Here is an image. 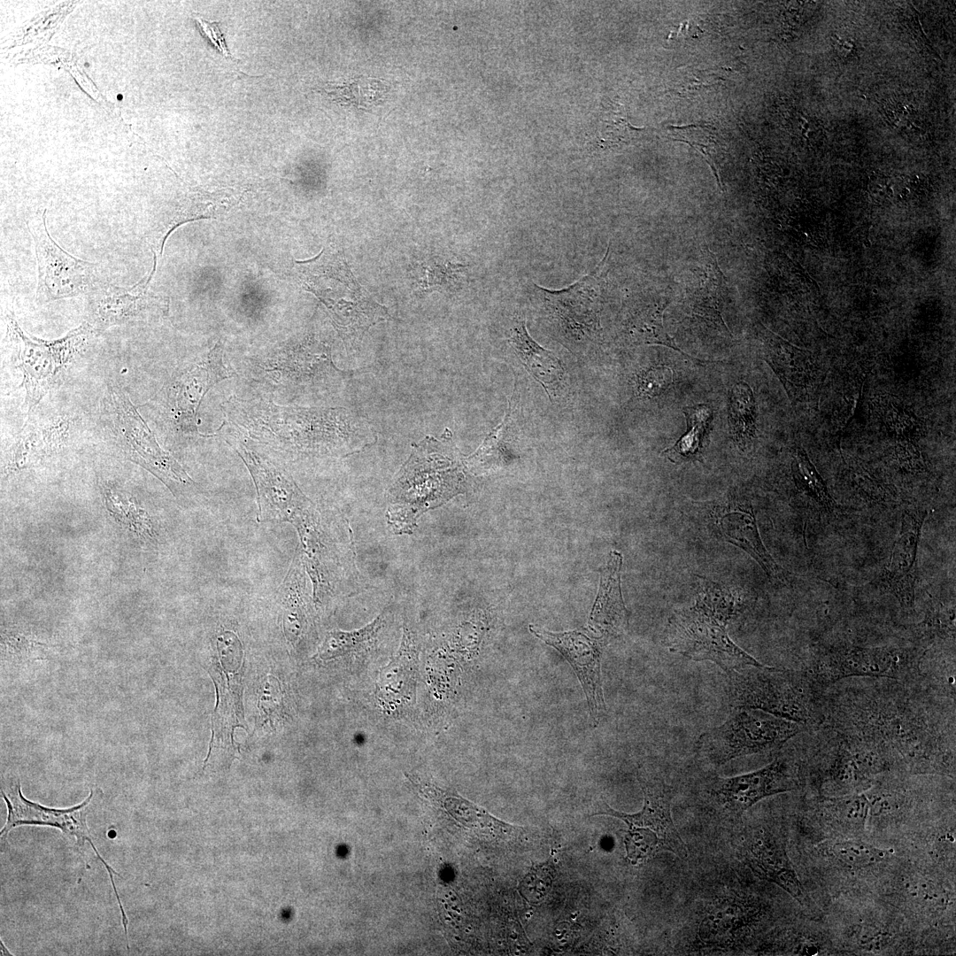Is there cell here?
I'll use <instances>...</instances> for the list:
<instances>
[{
  "label": "cell",
  "instance_id": "21",
  "mask_svg": "<svg viewBox=\"0 0 956 956\" xmlns=\"http://www.w3.org/2000/svg\"><path fill=\"white\" fill-rule=\"evenodd\" d=\"M686 295L696 316L724 328L721 312L724 306L727 281L715 255L705 246L700 249L696 265L690 268Z\"/></svg>",
  "mask_w": 956,
  "mask_h": 956
},
{
  "label": "cell",
  "instance_id": "35",
  "mask_svg": "<svg viewBox=\"0 0 956 956\" xmlns=\"http://www.w3.org/2000/svg\"><path fill=\"white\" fill-rule=\"evenodd\" d=\"M791 470L798 489L821 506L829 511L834 509L836 503L830 497L824 481L801 448H797L793 453Z\"/></svg>",
  "mask_w": 956,
  "mask_h": 956
},
{
  "label": "cell",
  "instance_id": "38",
  "mask_svg": "<svg viewBox=\"0 0 956 956\" xmlns=\"http://www.w3.org/2000/svg\"><path fill=\"white\" fill-rule=\"evenodd\" d=\"M878 410L887 430L896 438L909 441L921 435V424L917 417L894 400L882 397Z\"/></svg>",
  "mask_w": 956,
  "mask_h": 956
},
{
  "label": "cell",
  "instance_id": "25",
  "mask_svg": "<svg viewBox=\"0 0 956 956\" xmlns=\"http://www.w3.org/2000/svg\"><path fill=\"white\" fill-rule=\"evenodd\" d=\"M264 370L271 374H275L274 378L281 382L299 386L318 385L343 374L334 366L329 350L325 345L271 361Z\"/></svg>",
  "mask_w": 956,
  "mask_h": 956
},
{
  "label": "cell",
  "instance_id": "15",
  "mask_svg": "<svg viewBox=\"0 0 956 956\" xmlns=\"http://www.w3.org/2000/svg\"><path fill=\"white\" fill-rule=\"evenodd\" d=\"M158 257L153 253V267L147 276L130 287H97L89 305L88 322L95 332L115 326L139 322L168 310V302L150 290Z\"/></svg>",
  "mask_w": 956,
  "mask_h": 956
},
{
  "label": "cell",
  "instance_id": "20",
  "mask_svg": "<svg viewBox=\"0 0 956 956\" xmlns=\"http://www.w3.org/2000/svg\"><path fill=\"white\" fill-rule=\"evenodd\" d=\"M742 854L745 863L760 878L775 883L800 904L806 896L793 869L783 844L773 834L757 832L744 844Z\"/></svg>",
  "mask_w": 956,
  "mask_h": 956
},
{
  "label": "cell",
  "instance_id": "1",
  "mask_svg": "<svg viewBox=\"0 0 956 956\" xmlns=\"http://www.w3.org/2000/svg\"><path fill=\"white\" fill-rule=\"evenodd\" d=\"M224 411L251 438L289 454L347 455L366 447L369 438L368 425L343 408L285 407L231 397Z\"/></svg>",
  "mask_w": 956,
  "mask_h": 956
},
{
  "label": "cell",
  "instance_id": "42",
  "mask_svg": "<svg viewBox=\"0 0 956 956\" xmlns=\"http://www.w3.org/2000/svg\"><path fill=\"white\" fill-rule=\"evenodd\" d=\"M202 35L208 39V41L216 48V50L222 54L226 58L235 59L229 53L223 34L220 29L218 22H211L201 18H196Z\"/></svg>",
  "mask_w": 956,
  "mask_h": 956
},
{
  "label": "cell",
  "instance_id": "6",
  "mask_svg": "<svg viewBox=\"0 0 956 956\" xmlns=\"http://www.w3.org/2000/svg\"><path fill=\"white\" fill-rule=\"evenodd\" d=\"M736 710L696 742L697 753L711 765L720 767L736 758L778 750L803 730V725L762 710Z\"/></svg>",
  "mask_w": 956,
  "mask_h": 956
},
{
  "label": "cell",
  "instance_id": "39",
  "mask_svg": "<svg viewBox=\"0 0 956 956\" xmlns=\"http://www.w3.org/2000/svg\"><path fill=\"white\" fill-rule=\"evenodd\" d=\"M466 266L456 262H443L422 265L420 284L423 289L439 286L445 289H457L460 287L465 275Z\"/></svg>",
  "mask_w": 956,
  "mask_h": 956
},
{
  "label": "cell",
  "instance_id": "41",
  "mask_svg": "<svg viewBox=\"0 0 956 956\" xmlns=\"http://www.w3.org/2000/svg\"><path fill=\"white\" fill-rule=\"evenodd\" d=\"M48 452L58 449L67 439L69 421L65 419L55 420L40 428Z\"/></svg>",
  "mask_w": 956,
  "mask_h": 956
},
{
  "label": "cell",
  "instance_id": "9",
  "mask_svg": "<svg viewBox=\"0 0 956 956\" xmlns=\"http://www.w3.org/2000/svg\"><path fill=\"white\" fill-rule=\"evenodd\" d=\"M110 429L124 453L166 485L189 484L192 479L157 439L119 385L110 382L104 398Z\"/></svg>",
  "mask_w": 956,
  "mask_h": 956
},
{
  "label": "cell",
  "instance_id": "23",
  "mask_svg": "<svg viewBox=\"0 0 956 956\" xmlns=\"http://www.w3.org/2000/svg\"><path fill=\"white\" fill-rule=\"evenodd\" d=\"M724 539L733 544L755 559L767 576L782 580V569L765 548L759 534L756 519L751 505L726 509L716 520Z\"/></svg>",
  "mask_w": 956,
  "mask_h": 956
},
{
  "label": "cell",
  "instance_id": "28",
  "mask_svg": "<svg viewBox=\"0 0 956 956\" xmlns=\"http://www.w3.org/2000/svg\"><path fill=\"white\" fill-rule=\"evenodd\" d=\"M869 810L870 802L863 794L828 798L821 803L824 821L844 836L860 834Z\"/></svg>",
  "mask_w": 956,
  "mask_h": 956
},
{
  "label": "cell",
  "instance_id": "26",
  "mask_svg": "<svg viewBox=\"0 0 956 956\" xmlns=\"http://www.w3.org/2000/svg\"><path fill=\"white\" fill-rule=\"evenodd\" d=\"M386 617V611H383L361 628L328 632L318 649V658L325 661L369 651L376 644L384 630Z\"/></svg>",
  "mask_w": 956,
  "mask_h": 956
},
{
  "label": "cell",
  "instance_id": "7",
  "mask_svg": "<svg viewBox=\"0 0 956 956\" xmlns=\"http://www.w3.org/2000/svg\"><path fill=\"white\" fill-rule=\"evenodd\" d=\"M637 777L644 793V806L639 813H624L603 803L594 814H607L625 821L628 826L625 848L634 862L646 860L662 851L686 859L687 847L671 816L672 789L660 778L644 771L638 772Z\"/></svg>",
  "mask_w": 956,
  "mask_h": 956
},
{
  "label": "cell",
  "instance_id": "3",
  "mask_svg": "<svg viewBox=\"0 0 956 956\" xmlns=\"http://www.w3.org/2000/svg\"><path fill=\"white\" fill-rule=\"evenodd\" d=\"M693 605L669 618L665 643L673 652L697 660H708L726 674L747 666L762 665L729 636L727 626L735 609L732 594L707 582Z\"/></svg>",
  "mask_w": 956,
  "mask_h": 956
},
{
  "label": "cell",
  "instance_id": "14",
  "mask_svg": "<svg viewBox=\"0 0 956 956\" xmlns=\"http://www.w3.org/2000/svg\"><path fill=\"white\" fill-rule=\"evenodd\" d=\"M530 632L558 650L574 669L582 687L593 724L599 723L605 714L601 681V658L609 638L590 628L553 633L534 626Z\"/></svg>",
  "mask_w": 956,
  "mask_h": 956
},
{
  "label": "cell",
  "instance_id": "37",
  "mask_svg": "<svg viewBox=\"0 0 956 956\" xmlns=\"http://www.w3.org/2000/svg\"><path fill=\"white\" fill-rule=\"evenodd\" d=\"M598 127L593 139L592 149H606L617 146L620 143L630 140L638 131L633 127L626 119L622 109H607L601 115Z\"/></svg>",
  "mask_w": 956,
  "mask_h": 956
},
{
  "label": "cell",
  "instance_id": "27",
  "mask_svg": "<svg viewBox=\"0 0 956 956\" xmlns=\"http://www.w3.org/2000/svg\"><path fill=\"white\" fill-rule=\"evenodd\" d=\"M305 568L297 554L281 585V597L284 604V628L292 642L303 633L306 626V607L308 588Z\"/></svg>",
  "mask_w": 956,
  "mask_h": 956
},
{
  "label": "cell",
  "instance_id": "40",
  "mask_svg": "<svg viewBox=\"0 0 956 956\" xmlns=\"http://www.w3.org/2000/svg\"><path fill=\"white\" fill-rule=\"evenodd\" d=\"M673 382V372L667 366H656L638 376L640 396L651 397L662 393Z\"/></svg>",
  "mask_w": 956,
  "mask_h": 956
},
{
  "label": "cell",
  "instance_id": "13",
  "mask_svg": "<svg viewBox=\"0 0 956 956\" xmlns=\"http://www.w3.org/2000/svg\"><path fill=\"white\" fill-rule=\"evenodd\" d=\"M235 447L255 484L259 521H286L292 524L312 505L282 467L241 441H237Z\"/></svg>",
  "mask_w": 956,
  "mask_h": 956
},
{
  "label": "cell",
  "instance_id": "8",
  "mask_svg": "<svg viewBox=\"0 0 956 956\" xmlns=\"http://www.w3.org/2000/svg\"><path fill=\"white\" fill-rule=\"evenodd\" d=\"M726 675L728 698L735 709H759L801 725L810 720V698L798 673L760 665Z\"/></svg>",
  "mask_w": 956,
  "mask_h": 956
},
{
  "label": "cell",
  "instance_id": "11",
  "mask_svg": "<svg viewBox=\"0 0 956 956\" xmlns=\"http://www.w3.org/2000/svg\"><path fill=\"white\" fill-rule=\"evenodd\" d=\"M1 795L6 803L8 811L6 823L0 833L2 840L5 839L8 833L15 827L42 825L61 829L69 838L75 839L76 845L81 849L84 847L85 843H89L110 875L122 920H127L113 879V874H118L101 857L93 843V838L87 825V815L94 796V790H91L89 795L82 803L66 809L50 808L27 800L22 795L19 779L9 783H2Z\"/></svg>",
  "mask_w": 956,
  "mask_h": 956
},
{
  "label": "cell",
  "instance_id": "2",
  "mask_svg": "<svg viewBox=\"0 0 956 956\" xmlns=\"http://www.w3.org/2000/svg\"><path fill=\"white\" fill-rule=\"evenodd\" d=\"M451 435L426 437L413 447L388 491L387 523L397 535L411 534L420 515L464 491L462 462Z\"/></svg>",
  "mask_w": 956,
  "mask_h": 956
},
{
  "label": "cell",
  "instance_id": "34",
  "mask_svg": "<svg viewBox=\"0 0 956 956\" xmlns=\"http://www.w3.org/2000/svg\"><path fill=\"white\" fill-rule=\"evenodd\" d=\"M667 305L668 301L667 299L650 302L646 306H644L639 315L635 318L630 331L632 335L639 342L662 344L682 352L663 327V312Z\"/></svg>",
  "mask_w": 956,
  "mask_h": 956
},
{
  "label": "cell",
  "instance_id": "33",
  "mask_svg": "<svg viewBox=\"0 0 956 956\" xmlns=\"http://www.w3.org/2000/svg\"><path fill=\"white\" fill-rule=\"evenodd\" d=\"M826 851L835 860L852 869L876 865L890 854L888 850L855 838L830 842L827 844Z\"/></svg>",
  "mask_w": 956,
  "mask_h": 956
},
{
  "label": "cell",
  "instance_id": "4",
  "mask_svg": "<svg viewBox=\"0 0 956 956\" xmlns=\"http://www.w3.org/2000/svg\"><path fill=\"white\" fill-rule=\"evenodd\" d=\"M292 525L299 536L298 554L311 578L315 603L359 589L353 542L344 520L324 515L312 504Z\"/></svg>",
  "mask_w": 956,
  "mask_h": 956
},
{
  "label": "cell",
  "instance_id": "17",
  "mask_svg": "<svg viewBox=\"0 0 956 956\" xmlns=\"http://www.w3.org/2000/svg\"><path fill=\"white\" fill-rule=\"evenodd\" d=\"M420 644L417 635L405 626L396 654L379 672L374 698L383 713L399 717L408 713L416 702Z\"/></svg>",
  "mask_w": 956,
  "mask_h": 956
},
{
  "label": "cell",
  "instance_id": "16",
  "mask_svg": "<svg viewBox=\"0 0 956 956\" xmlns=\"http://www.w3.org/2000/svg\"><path fill=\"white\" fill-rule=\"evenodd\" d=\"M235 375L220 347L181 373L168 388L167 401L174 423L186 433H197L199 406L210 389Z\"/></svg>",
  "mask_w": 956,
  "mask_h": 956
},
{
  "label": "cell",
  "instance_id": "36",
  "mask_svg": "<svg viewBox=\"0 0 956 956\" xmlns=\"http://www.w3.org/2000/svg\"><path fill=\"white\" fill-rule=\"evenodd\" d=\"M47 453L40 428L27 424L9 449L5 471L24 469Z\"/></svg>",
  "mask_w": 956,
  "mask_h": 956
},
{
  "label": "cell",
  "instance_id": "5",
  "mask_svg": "<svg viewBox=\"0 0 956 956\" xmlns=\"http://www.w3.org/2000/svg\"><path fill=\"white\" fill-rule=\"evenodd\" d=\"M94 333L85 321L61 338L43 340L24 331L13 317L7 318V338L12 348V361L22 375L28 412L59 382Z\"/></svg>",
  "mask_w": 956,
  "mask_h": 956
},
{
  "label": "cell",
  "instance_id": "32",
  "mask_svg": "<svg viewBox=\"0 0 956 956\" xmlns=\"http://www.w3.org/2000/svg\"><path fill=\"white\" fill-rule=\"evenodd\" d=\"M729 423L733 437L739 445H745L754 436V398L750 387L744 382L736 383L732 389Z\"/></svg>",
  "mask_w": 956,
  "mask_h": 956
},
{
  "label": "cell",
  "instance_id": "19",
  "mask_svg": "<svg viewBox=\"0 0 956 956\" xmlns=\"http://www.w3.org/2000/svg\"><path fill=\"white\" fill-rule=\"evenodd\" d=\"M904 655L896 649L849 646L836 649L821 661L818 673L829 682L859 676L895 677L901 669Z\"/></svg>",
  "mask_w": 956,
  "mask_h": 956
},
{
  "label": "cell",
  "instance_id": "22",
  "mask_svg": "<svg viewBox=\"0 0 956 956\" xmlns=\"http://www.w3.org/2000/svg\"><path fill=\"white\" fill-rule=\"evenodd\" d=\"M621 563V555L612 551L602 572L599 591L588 621V628L609 638L622 632L628 624L620 587Z\"/></svg>",
  "mask_w": 956,
  "mask_h": 956
},
{
  "label": "cell",
  "instance_id": "29",
  "mask_svg": "<svg viewBox=\"0 0 956 956\" xmlns=\"http://www.w3.org/2000/svg\"><path fill=\"white\" fill-rule=\"evenodd\" d=\"M317 91L324 92L339 104L368 111L382 102L388 87L380 80L359 76L343 83L328 82Z\"/></svg>",
  "mask_w": 956,
  "mask_h": 956
},
{
  "label": "cell",
  "instance_id": "24",
  "mask_svg": "<svg viewBox=\"0 0 956 956\" xmlns=\"http://www.w3.org/2000/svg\"><path fill=\"white\" fill-rule=\"evenodd\" d=\"M506 341L520 363L543 386L550 397V390L553 392L564 377L565 373L559 358L530 337L525 320H514Z\"/></svg>",
  "mask_w": 956,
  "mask_h": 956
},
{
  "label": "cell",
  "instance_id": "30",
  "mask_svg": "<svg viewBox=\"0 0 956 956\" xmlns=\"http://www.w3.org/2000/svg\"><path fill=\"white\" fill-rule=\"evenodd\" d=\"M688 423V432L675 444L665 452L675 463L690 459H700L705 431L710 422L712 412L705 405H697L684 409Z\"/></svg>",
  "mask_w": 956,
  "mask_h": 956
},
{
  "label": "cell",
  "instance_id": "18",
  "mask_svg": "<svg viewBox=\"0 0 956 956\" xmlns=\"http://www.w3.org/2000/svg\"><path fill=\"white\" fill-rule=\"evenodd\" d=\"M925 518L924 512L904 513L899 534L884 571L889 589L904 606H911L914 603L917 550Z\"/></svg>",
  "mask_w": 956,
  "mask_h": 956
},
{
  "label": "cell",
  "instance_id": "12",
  "mask_svg": "<svg viewBox=\"0 0 956 956\" xmlns=\"http://www.w3.org/2000/svg\"><path fill=\"white\" fill-rule=\"evenodd\" d=\"M797 786L794 767L784 758H778L763 768L729 777H713L705 788L710 806L724 816L739 818L759 800Z\"/></svg>",
  "mask_w": 956,
  "mask_h": 956
},
{
  "label": "cell",
  "instance_id": "31",
  "mask_svg": "<svg viewBox=\"0 0 956 956\" xmlns=\"http://www.w3.org/2000/svg\"><path fill=\"white\" fill-rule=\"evenodd\" d=\"M105 505L110 513L140 537L152 541L153 528L146 512L126 493L111 487L104 490Z\"/></svg>",
  "mask_w": 956,
  "mask_h": 956
},
{
  "label": "cell",
  "instance_id": "10",
  "mask_svg": "<svg viewBox=\"0 0 956 956\" xmlns=\"http://www.w3.org/2000/svg\"><path fill=\"white\" fill-rule=\"evenodd\" d=\"M27 227L37 262V303L92 293L98 287V265L76 258L56 243L48 231L46 210L27 221Z\"/></svg>",
  "mask_w": 956,
  "mask_h": 956
}]
</instances>
